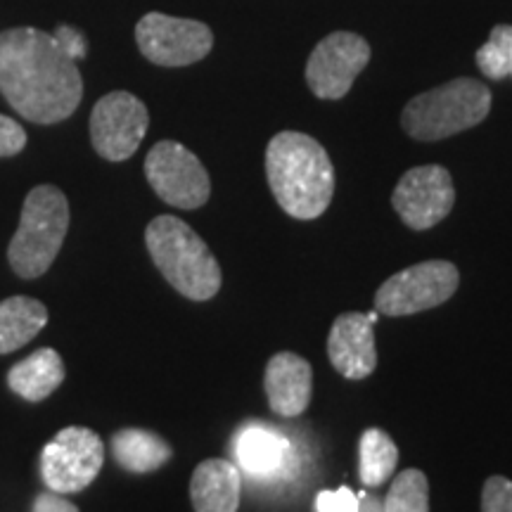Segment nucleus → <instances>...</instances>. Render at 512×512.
Listing matches in <instances>:
<instances>
[{"mask_svg": "<svg viewBox=\"0 0 512 512\" xmlns=\"http://www.w3.org/2000/svg\"><path fill=\"white\" fill-rule=\"evenodd\" d=\"M0 93L19 117L50 126L76 112L83 81L55 36L17 27L0 34Z\"/></svg>", "mask_w": 512, "mask_h": 512, "instance_id": "obj_1", "label": "nucleus"}, {"mask_svg": "<svg viewBox=\"0 0 512 512\" xmlns=\"http://www.w3.org/2000/svg\"><path fill=\"white\" fill-rule=\"evenodd\" d=\"M266 178L285 214L299 221L325 214L335 192V169L325 147L297 131L271 138L266 147Z\"/></svg>", "mask_w": 512, "mask_h": 512, "instance_id": "obj_2", "label": "nucleus"}, {"mask_svg": "<svg viewBox=\"0 0 512 512\" xmlns=\"http://www.w3.org/2000/svg\"><path fill=\"white\" fill-rule=\"evenodd\" d=\"M145 245L166 283L192 302H207L221 290V266L200 235L176 216H157L145 230Z\"/></svg>", "mask_w": 512, "mask_h": 512, "instance_id": "obj_3", "label": "nucleus"}, {"mask_svg": "<svg viewBox=\"0 0 512 512\" xmlns=\"http://www.w3.org/2000/svg\"><path fill=\"white\" fill-rule=\"evenodd\" d=\"M69 230V202L55 185H36L24 200L8 261L19 278L34 280L53 266Z\"/></svg>", "mask_w": 512, "mask_h": 512, "instance_id": "obj_4", "label": "nucleus"}, {"mask_svg": "<svg viewBox=\"0 0 512 512\" xmlns=\"http://www.w3.org/2000/svg\"><path fill=\"white\" fill-rule=\"evenodd\" d=\"M491 110V91L475 79H456L415 95L403 107L401 126L415 140H441L482 124Z\"/></svg>", "mask_w": 512, "mask_h": 512, "instance_id": "obj_5", "label": "nucleus"}, {"mask_svg": "<svg viewBox=\"0 0 512 512\" xmlns=\"http://www.w3.org/2000/svg\"><path fill=\"white\" fill-rule=\"evenodd\" d=\"M460 275L451 261H422L403 268L375 294V311L384 316H413L448 302L458 290Z\"/></svg>", "mask_w": 512, "mask_h": 512, "instance_id": "obj_6", "label": "nucleus"}, {"mask_svg": "<svg viewBox=\"0 0 512 512\" xmlns=\"http://www.w3.org/2000/svg\"><path fill=\"white\" fill-rule=\"evenodd\" d=\"M105 463L102 439L88 427H64L41 453V477L55 494H79L95 482Z\"/></svg>", "mask_w": 512, "mask_h": 512, "instance_id": "obj_7", "label": "nucleus"}, {"mask_svg": "<svg viewBox=\"0 0 512 512\" xmlns=\"http://www.w3.org/2000/svg\"><path fill=\"white\" fill-rule=\"evenodd\" d=\"M145 176L159 200L176 209H200L211 195L204 164L176 140H162L147 152Z\"/></svg>", "mask_w": 512, "mask_h": 512, "instance_id": "obj_8", "label": "nucleus"}, {"mask_svg": "<svg viewBox=\"0 0 512 512\" xmlns=\"http://www.w3.org/2000/svg\"><path fill=\"white\" fill-rule=\"evenodd\" d=\"M140 53L159 67H188L204 60L214 48V34L197 19L147 12L136 27Z\"/></svg>", "mask_w": 512, "mask_h": 512, "instance_id": "obj_9", "label": "nucleus"}, {"mask_svg": "<svg viewBox=\"0 0 512 512\" xmlns=\"http://www.w3.org/2000/svg\"><path fill=\"white\" fill-rule=\"evenodd\" d=\"M150 114L133 93L114 91L95 102L91 114V143L107 162H126L143 143Z\"/></svg>", "mask_w": 512, "mask_h": 512, "instance_id": "obj_10", "label": "nucleus"}, {"mask_svg": "<svg viewBox=\"0 0 512 512\" xmlns=\"http://www.w3.org/2000/svg\"><path fill=\"white\" fill-rule=\"evenodd\" d=\"M370 62L366 38L351 31H335L313 48L306 62V83L320 100L344 98L354 86L356 76Z\"/></svg>", "mask_w": 512, "mask_h": 512, "instance_id": "obj_11", "label": "nucleus"}, {"mask_svg": "<svg viewBox=\"0 0 512 512\" xmlns=\"http://www.w3.org/2000/svg\"><path fill=\"white\" fill-rule=\"evenodd\" d=\"M456 202L453 178L444 166L427 164L406 171L396 183L392 204L401 221L413 230H430L451 214Z\"/></svg>", "mask_w": 512, "mask_h": 512, "instance_id": "obj_12", "label": "nucleus"}, {"mask_svg": "<svg viewBox=\"0 0 512 512\" xmlns=\"http://www.w3.org/2000/svg\"><path fill=\"white\" fill-rule=\"evenodd\" d=\"M235 460L240 470L254 477L256 482H280L297 472V448L283 432L275 427L249 422L235 434Z\"/></svg>", "mask_w": 512, "mask_h": 512, "instance_id": "obj_13", "label": "nucleus"}, {"mask_svg": "<svg viewBox=\"0 0 512 512\" xmlns=\"http://www.w3.org/2000/svg\"><path fill=\"white\" fill-rule=\"evenodd\" d=\"M328 356L339 375L347 380H366L377 366L375 332L366 313H342L332 323Z\"/></svg>", "mask_w": 512, "mask_h": 512, "instance_id": "obj_14", "label": "nucleus"}, {"mask_svg": "<svg viewBox=\"0 0 512 512\" xmlns=\"http://www.w3.org/2000/svg\"><path fill=\"white\" fill-rule=\"evenodd\" d=\"M264 387L273 413L297 418L311 403L313 373L309 361L292 351H280L266 363Z\"/></svg>", "mask_w": 512, "mask_h": 512, "instance_id": "obj_15", "label": "nucleus"}, {"mask_svg": "<svg viewBox=\"0 0 512 512\" xmlns=\"http://www.w3.org/2000/svg\"><path fill=\"white\" fill-rule=\"evenodd\" d=\"M240 491V470L230 460H202L192 472L190 501L195 512H238Z\"/></svg>", "mask_w": 512, "mask_h": 512, "instance_id": "obj_16", "label": "nucleus"}, {"mask_svg": "<svg viewBox=\"0 0 512 512\" xmlns=\"http://www.w3.org/2000/svg\"><path fill=\"white\" fill-rule=\"evenodd\" d=\"M64 382V361L55 349H38L15 363L8 373V387L19 399L38 403L48 399Z\"/></svg>", "mask_w": 512, "mask_h": 512, "instance_id": "obj_17", "label": "nucleus"}, {"mask_svg": "<svg viewBox=\"0 0 512 512\" xmlns=\"http://www.w3.org/2000/svg\"><path fill=\"white\" fill-rule=\"evenodd\" d=\"M114 460L124 467L126 472L147 475L169 463L174 451L159 434L150 430H138V427H126L112 437Z\"/></svg>", "mask_w": 512, "mask_h": 512, "instance_id": "obj_18", "label": "nucleus"}, {"mask_svg": "<svg viewBox=\"0 0 512 512\" xmlns=\"http://www.w3.org/2000/svg\"><path fill=\"white\" fill-rule=\"evenodd\" d=\"M48 325L46 304L31 297H10L0 302V356L29 344Z\"/></svg>", "mask_w": 512, "mask_h": 512, "instance_id": "obj_19", "label": "nucleus"}, {"mask_svg": "<svg viewBox=\"0 0 512 512\" xmlns=\"http://www.w3.org/2000/svg\"><path fill=\"white\" fill-rule=\"evenodd\" d=\"M399 463V448L380 427H370L358 444V475L366 486H380L394 475Z\"/></svg>", "mask_w": 512, "mask_h": 512, "instance_id": "obj_20", "label": "nucleus"}, {"mask_svg": "<svg viewBox=\"0 0 512 512\" xmlns=\"http://www.w3.org/2000/svg\"><path fill=\"white\" fill-rule=\"evenodd\" d=\"M382 512H430V482L425 472L403 470L389 486Z\"/></svg>", "mask_w": 512, "mask_h": 512, "instance_id": "obj_21", "label": "nucleus"}, {"mask_svg": "<svg viewBox=\"0 0 512 512\" xmlns=\"http://www.w3.org/2000/svg\"><path fill=\"white\" fill-rule=\"evenodd\" d=\"M479 72L489 79H505L512 76V27L498 24L491 31L489 41L477 50Z\"/></svg>", "mask_w": 512, "mask_h": 512, "instance_id": "obj_22", "label": "nucleus"}, {"mask_svg": "<svg viewBox=\"0 0 512 512\" xmlns=\"http://www.w3.org/2000/svg\"><path fill=\"white\" fill-rule=\"evenodd\" d=\"M482 512H512V482L489 477L482 491Z\"/></svg>", "mask_w": 512, "mask_h": 512, "instance_id": "obj_23", "label": "nucleus"}, {"mask_svg": "<svg viewBox=\"0 0 512 512\" xmlns=\"http://www.w3.org/2000/svg\"><path fill=\"white\" fill-rule=\"evenodd\" d=\"M316 512H361V496L349 486L337 491H320L316 496Z\"/></svg>", "mask_w": 512, "mask_h": 512, "instance_id": "obj_24", "label": "nucleus"}, {"mask_svg": "<svg viewBox=\"0 0 512 512\" xmlns=\"http://www.w3.org/2000/svg\"><path fill=\"white\" fill-rule=\"evenodd\" d=\"M27 145V131L19 121L0 114V157H15Z\"/></svg>", "mask_w": 512, "mask_h": 512, "instance_id": "obj_25", "label": "nucleus"}, {"mask_svg": "<svg viewBox=\"0 0 512 512\" xmlns=\"http://www.w3.org/2000/svg\"><path fill=\"white\" fill-rule=\"evenodd\" d=\"M55 38L57 43H60V48L72 57V60H79V57L86 55V41H83V36L76 29L60 27L55 31Z\"/></svg>", "mask_w": 512, "mask_h": 512, "instance_id": "obj_26", "label": "nucleus"}, {"mask_svg": "<svg viewBox=\"0 0 512 512\" xmlns=\"http://www.w3.org/2000/svg\"><path fill=\"white\" fill-rule=\"evenodd\" d=\"M31 512H79V508L72 501H67L62 494L46 491V494L36 496Z\"/></svg>", "mask_w": 512, "mask_h": 512, "instance_id": "obj_27", "label": "nucleus"}]
</instances>
